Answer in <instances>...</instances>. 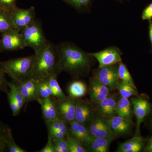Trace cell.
I'll return each mask as SVG.
<instances>
[{
	"mask_svg": "<svg viewBox=\"0 0 152 152\" xmlns=\"http://www.w3.org/2000/svg\"><path fill=\"white\" fill-rule=\"evenodd\" d=\"M66 2L78 9L83 10L86 8L91 3V0H64Z\"/></svg>",
	"mask_w": 152,
	"mask_h": 152,
	"instance_id": "obj_32",
	"label": "cell"
},
{
	"mask_svg": "<svg viewBox=\"0 0 152 152\" xmlns=\"http://www.w3.org/2000/svg\"><path fill=\"white\" fill-rule=\"evenodd\" d=\"M53 96V93L49 86L47 78L39 81L36 91V101Z\"/></svg>",
	"mask_w": 152,
	"mask_h": 152,
	"instance_id": "obj_23",
	"label": "cell"
},
{
	"mask_svg": "<svg viewBox=\"0 0 152 152\" xmlns=\"http://www.w3.org/2000/svg\"><path fill=\"white\" fill-rule=\"evenodd\" d=\"M66 141L69 152H88L81 142L71 135L66 136Z\"/></svg>",
	"mask_w": 152,
	"mask_h": 152,
	"instance_id": "obj_28",
	"label": "cell"
},
{
	"mask_svg": "<svg viewBox=\"0 0 152 152\" xmlns=\"http://www.w3.org/2000/svg\"><path fill=\"white\" fill-rule=\"evenodd\" d=\"M146 142L143 149L144 152H152V135Z\"/></svg>",
	"mask_w": 152,
	"mask_h": 152,
	"instance_id": "obj_40",
	"label": "cell"
},
{
	"mask_svg": "<svg viewBox=\"0 0 152 152\" xmlns=\"http://www.w3.org/2000/svg\"><path fill=\"white\" fill-rule=\"evenodd\" d=\"M118 98L117 94L111 93L106 99L95 105V112L109 119L117 115V103Z\"/></svg>",
	"mask_w": 152,
	"mask_h": 152,
	"instance_id": "obj_14",
	"label": "cell"
},
{
	"mask_svg": "<svg viewBox=\"0 0 152 152\" xmlns=\"http://www.w3.org/2000/svg\"><path fill=\"white\" fill-rule=\"evenodd\" d=\"M10 30L18 31L12 18L11 12L0 9V33Z\"/></svg>",
	"mask_w": 152,
	"mask_h": 152,
	"instance_id": "obj_22",
	"label": "cell"
},
{
	"mask_svg": "<svg viewBox=\"0 0 152 152\" xmlns=\"http://www.w3.org/2000/svg\"><path fill=\"white\" fill-rule=\"evenodd\" d=\"M26 47L23 36L17 30H10L1 33L0 39L1 51L19 50Z\"/></svg>",
	"mask_w": 152,
	"mask_h": 152,
	"instance_id": "obj_8",
	"label": "cell"
},
{
	"mask_svg": "<svg viewBox=\"0 0 152 152\" xmlns=\"http://www.w3.org/2000/svg\"><path fill=\"white\" fill-rule=\"evenodd\" d=\"M7 151L10 152H26V150L23 149L18 145L15 142L14 140L13 136L12 135L10 137L6 145Z\"/></svg>",
	"mask_w": 152,
	"mask_h": 152,
	"instance_id": "obj_33",
	"label": "cell"
},
{
	"mask_svg": "<svg viewBox=\"0 0 152 152\" xmlns=\"http://www.w3.org/2000/svg\"><path fill=\"white\" fill-rule=\"evenodd\" d=\"M146 142V140L141 136H134L132 138L120 144L116 152H141L144 149Z\"/></svg>",
	"mask_w": 152,
	"mask_h": 152,
	"instance_id": "obj_17",
	"label": "cell"
},
{
	"mask_svg": "<svg viewBox=\"0 0 152 152\" xmlns=\"http://www.w3.org/2000/svg\"><path fill=\"white\" fill-rule=\"evenodd\" d=\"M117 115L130 121H133L134 116L132 102L129 99L119 97L117 101Z\"/></svg>",
	"mask_w": 152,
	"mask_h": 152,
	"instance_id": "obj_20",
	"label": "cell"
},
{
	"mask_svg": "<svg viewBox=\"0 0 152 152\" xmlns=\"http://www.w3.org/2000/svg\"><path fill=\"white\" fill-rule=\"evenodd\" d=\"M26 47H30L34 54L43 48L48 41L44 34L40 22L35 21L20 32Z\"/></svg>",
	"mask_w": 152,
	"mask_h": 152,
	"instance_id": "obj_4",
	"label": "cell"
},
{
	"mask_svg": "<svg viewBox=\"0 0 152 152\" xmlns=\"http://www.w3.org/2000/svg\"><path fill=\"white\" fill-rule=\"evenodd\" d=\"M7 94V95L9 105L12 112V115L13 116H16L20 113L16 102L13 96L9 91Z\"/></svg>",
	"mask_w": 152,
	"mask_h": 152,
	"instance_id": "obj_36",
	"label": "cell"
},
{
	"mask_svg": "<svg viewBox=\"0 0 152 152\" xmlns=\"http://www.w3.org/2000/svg\"><path fill=\"white\" fill-rule=\"evenodd\" d=\"M142 18L143 20H152V2L147 6L142 14Z\"/></svg>",
	"mask_w": 152,
	"mask_h": 152,
	"instance_id": "obj_38",
	"label": "cell"
},
{
	"mask_svg": "<svg viewBox=\"0 0 152 152\" xmlns=\"http://www.w3.org/2000/svg\"><path fill=\"white\" fill-rule=\"evenodd\" d=\"M17 0H0V9L11 12L17 7Z\"/></svg>",
	"mask_w": 152,
	"mask_h": 152,
	"instance_id": "obj_35",
	"label": "cell"
},
{
	"mask_svg": "<svg viewBox=\"0 0 152 152\" xmlns=\"http://www.w3.org/2000/svg\"><path fill=\"white\" fill-rule=\"evenodd\" d=\"M99 63V67L117 64L121 61L122 53L118 48L111 46L97 53H89Z\"/></svg>",
	"mask_w": 152,
	"mask_h": 152,
	"instance_id": "obj_11",
	"label": "cell"
},
{
	"mask_svg": "<svg viewBox=\"0 0 152 152\" xmlns=\"http://www.w3.org/2000/svg\"><path fill=\"white\" fill-rule=\"evenodd\" d=\"M151 126H152V109L151 110Z\"/></svg>",
	"mask_w": 152,
	"mask_h": 152,
	"instance_id": "obj_42",
	"label": "cell"
},
{
	"mask_svg": "<svg viewBox=\"0 0 152 152\" xmlns=\"http://www.w3.org/2000/svg\"><path fill=\"white\" fill-rule=\"evenodd\" d=\"M95 113L94 106L88 99H77L75 121L88 128Z\"/></svg>",
	"mask_w": 152,
	"mask_h": 152,
	"instance_id": "obj_9",
	"label": "cell"
},
{
	"mask_svg": "<svg viewBox=\"0 0 152 152\" xmlns=\"http://www.w3.org/2000/svg\"><path fill=\"white\" fill-rule=\"evenodd\" d=\"M88 93L90 102L95 106L108 96L112 92L106 86L92 76L90 78Z\"/></svg>",
	"mask_w": 152,
	"mask_h": 152,
	"instance_id": "obj_13",
	"label": "cell"
},
{
	"mask_svg": "<svg viewBox=\"0 0 152 152\" xmlns=\"http://www.w3.org/2000/svg\"><path fill=\"white\" fill-rule=\"evenodd\" d=\"M35 58V55L34 54L1 61L0 65L5 74L11 77L13 81L24 82L31 78Z\"/></svg>",
	"mask_w": 152,
	"mask_h": 152,
	"instance_id": "obj_3",
	"label": "cell"
},
{
	"mask_svg": "<svg viewBox=\"0 0 152 152\" xmlns=\"http://www.w3.org/2000/svg\"><path fill=\"white\" fill-rule=\"evenodd\" d=\"M68 92L71 97L80 99L86 96L88 92V88L84 82L76 80L69 85Z\"/></svg>",
	"mask_w": 152,
	"mask_h": 152,
	"instance_id": "obj_21",
	"label": "cell"
},
{
	"mask_svg": "<svg viewBox=\"0 0 152 152\" xmlns=\"http://www.w3.org/2000/svg\"><path fill=\"white\" fill-rule=\"evenodd\" d=\"M37 102L40 105L45 122L59 118L56 107V98L54 97L39 99Z\"/></svg>",
	"mask_w": 152,
	"mask_h": 152,
	"instance_id": "obj_16",
	"label": "cell"
},
{
	"mask_svg": "<svg viewBox=\"0 0 152 152\" xmlns=\"http://www.w3.org/2000/svg\"><path fill=\"white\" fill-rule=\"evenodd\" d=\"M5 74L0 65V91L7 94L9 91L10 82L7 80Z\"/></svg>",
	"mask_w": 152,
	"mask_h": 152,
	"instance_id": "obj_34",
	"label": "cell"
},
{
	"mask_svg": "<svg viewBox=\"0 0 152 152\" xmlns=\"http://www.w3.org/2000/svg\"><path fill=\"white\" fill-rule=\"evenodd\" d=\"M12 135V133L10 127L0 121V152L7 151V142Z\"/></svg>",
	"mask_w": 152,
	"mask_h": 152,
	"instance_id": "obj_27",
	"label": "cell"
},
{
	"mask_svg": "<svg viewBox=\"0 0 152 152\" xmlns=\"http://www.w3.org/2000/svg\"><path fill=\"white\" fill-rule=\"evenodd\" d=\"M132 104L133 112L136 117V126L134 136H140V126L146 117L151 111L152 104L148 98L144 95L133 96L130 100Z\"/></svg>",
	"mask_w": 152,
	"mask_h": 152,
	"instance_id": "obj_5",
	"label": "cell"
},
{
	"mask_svg": "<svg viewBox=\"0 0 152 152\" xmlns=\"http://www.w3.org/2000/svg\"><path fill=\"white\" fill-rule=\"evenodd\" d=\"M118 74L119 80L136 87L132 77L128 70L126 66L122 61L118 64Z\"/></svg>",
	"mask_w": 152,
	"mask_h": 152,
	"instance_id": "obj_29",
	"label": "cell"
},
{
	"mask_svg": "<svg viewBox=\"0 0 152 152\" xmlns=\"http://www.w3.org/2000/svg\"><path fill=\"white\" fill-rule=\"evenodd\" d=\"M11 15L15 26L20 32L37 20L34 7L26 9L17 7L11 12Z\"/></svg>",
	"mask_w": 152,
	"mask_h": 152,
	"instance_id": "obj_10",
	"label": "cell"
},
{
	"mask_svg": "<svg viewBox=\"0 0 152 152\" xmlns=\"http://www.w3.org/2000/svg\"><path fill=\"white\" fill-rule=\"evenodd\" d=\"M36 152H55V147L50 136L48 135L46 145L42 149Z\"/></svg>",
	"mask_w": 152,
	"mask_h": 152,
	"instance_id": "obj_37",
	"label": "cell"
},
{
	"mask_svg": "<svg viewBox=\"0 0 152 152\" xmlns=\"http://www.w3.org/2000/svg\"><path fill=\"white\" fill-rule=\"evenodd\" d=\"M77 99L69 96L62 99L56 98V107L58 118L65 121L68 124L75 121Z\"/></svg>",
	"mask_w": 152,
	"mask_h": 152,
	"instance_id": "obj_12",
	"label": "cell"
},
{
	"mask_svg": "<svg viewBox=\"0 0 152 152\" xmlns=\"http://www.w3.org/2000/svg\"><path fill=\"white\" fill-rule=\"evenodd\" d=\"M117 90L118 91L121 96L126 99L137 96L139 95L137 87L133 86L121 80L118 83Z\"/></svg>",
	"mask_w": 152,
	"mask_h": 152,
	"instance_id": "obj_24",
	"label": "cell"
},
{
	"mask_svg": "<svg viewBox=\"0 0 152 152\" xmlns=\"http://www.w3.org/2000/svg\"><path fill=\"white\" fill-rule=\"evenodd\" d=\"M34 54L36 58L31 78L39 81L54 74L58 75V53L57 45L48 41L46 45Z\"/></svg>",
	"mask_w": 152,
	"mask_h": 152,
	"instance_id": "obj_2",
	"label": "cell"
},
{
	"mask_svg": "<svg viewBox=\"0 0 152 152\" xmlns=\"http://www.w3.org/2000/svg\"><path fill=\"white\" fill-rule=\"evenodd\" d=\"M57 76L58 75L54 74L49 76L47 79L49 86L51 89L53 96L58 99H62L66 98L67 96L65 94L61 88L57 80Z\"/></svg>",
	"mask_w": 152,
	"mask_h": 152,
	"instance_id": "obj_26",
	"label": "cell"
},
{
	"mask_svg": "<svg viewBox=\"0 0 152 152\" xmlns=\"http://www.w3.org/2000/svg\"><path fill=\"white\" fill-rule=\"evenodd\" d=\"M45 123L48 131H58L66 136L69 133V126L65 121L59 118Z\"/></svg>",
	"mask_w": 152,
	"mask_h": 152,
	"instance_id": "obj_25",
	"label": "cell"
},
{
	"mask_svg": "<svg viewBox=\"0 0 152 152\" xmlns=\"http://www.w3.org/2000/svg\"><path fill=\"white\" fill-rule=\"evenodd\" d=\"M110 123L112 132L116 137L129 134L134 126L133 121L117 115L110 118Z\"/></svg>",
	"mask_w": 152,
	"mask_h": 152,
	"instance_id": "obj_15",
	"label": "cell"
},
{
	"mask_svg": "<svg viewBox=\"0 0 152 152\" xmlns=\"http://www.w3.org/2000/svg\"><path fill=\"white\" fill-rule=\"evenodd\" d=\"M115 138H92L89 142L84 145L87 151L90 152H108L110 146Z\"/></svg>",
	"mask_w": 152,
	"mask_h": 152,
	"instance_id": "obj_19",
	"label": "cell"
},
{
	"mask_svg": "<svg viewBox=\"0 0 152 152\" xmlns=\"http://www.w3.org/2000/svg\"><path fill=\"white\" fill-rule=\"evenodd\" d=\"M118 64L99 67L93 71V76L110 90L111 92L117 90L119 79L118 74Z\"/></svg>",
	"mask_w": 152,
	"mask_h": 152,
	"instance_id": "obj_6",
	"label": "cell"
},
{
	"mask_svg": "<svg viewBox=\"0 0 152 152\" xmlns=\"http://www.w3.org/2000/svg\"><path fill=\"white\" fill-rule=\"evenodd\" d=\"M69 124V134L81 142L83 145L91 141L92 137L90 135L88 128L75 120Z\"/></svg>",
	"mask_w": 152,
	"mask_h": 152,
	"instance_id": "obj_18",
	"label": "cell"
},
{
	"mask_svg": "<svg viewBox=\"0 0 152 152\" xmlns=\"http://www.w3.org/2000/svg\"><path fill=\"white\" fill-rule=\"evenodd\" d=\"M48 135L53 139H61L66 138V135L64 133L58 131H48Z\"/></svg>",
	"mask_w": 152,
	"mask_h": 152,
	"instance_id": "obj_39",
	"label": "cell"
},
{
	"mask_svg": "<svg viewBox=\"0 0 152 152\" xmlns=\"http://www.w3.org/2000/svg\"><path fill=\"white\" fill-rule=\"evenodd\" d=\"M149 34L152 49V20H149Z\"/></svg>",
	"mask_w": 152,
	"mask_h": 152,
	"instance_id": "obj_41",
	"label": "cell"
},
{
	"mask_svg": "<svg viewBox=\"0 0 152 152\" xmlns=\"http://www.w3.org/2000/svg\"><path fill=\"white\" fill-rule=\"evenodd\" d=\"M9 91L13 96L16 102L20 111L22 110L25 105V100L20 91L17 85L13 81L9 83Z\"/></svg>",
	"mask_w": 152,
	"mask_h": 152,
	"instance_id": "obj_30",
	"label": "cell"
},
{
	"mask_svg": "<svg viewBox=\"0 0 152 152\" xmlns=\"http://www.w3.org/2000/svg\"><path fill=\"white\" fill-rule=\"evenodd\" d=\"M55 147V152H69L67 146L66 138L53 139Z\"/></svg>",
	"mask_w": 152,
	"mask_h": 152,
	"instance_id": "obj_31",
	"label": "cell"
},
{
	"mask_svg": "<svg viewBox=\"0 0 152 152\" xmlns=\"http://www.w3.org/2000/svg\"><path fill=\"white\" fill-rule=\"evenodd\" d=\"M88 128L92 138H116L111 129L110 119L96 112Z\"/></svg>",
	"mask_w": 152,
	"mask_h": 152,
	"instance_id": "obj_7",
	"label": "cell"
},
{
	"mask_svg": "<svg viewBox=\"0 0 152 152\" xmlns=\"http://www.w3.org/2000/svg\"><path fill=\"white\" fill-rule=\"evenodd\" d=\"M58 53V74L65 72L73 78L86 77L89 75L94 63V57L70 42L57 45Z\"/></svg>",
	"mask_w": 152,
	"mask_h": 152,
	"instance_id": "obj_1",
	"label": "cell"
}]
</instances>
